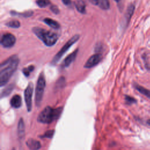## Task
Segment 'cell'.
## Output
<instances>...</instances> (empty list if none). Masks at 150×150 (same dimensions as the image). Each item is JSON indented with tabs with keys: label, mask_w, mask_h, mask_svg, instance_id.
<instances>
[{
	"label": "cell",
	"mask_w": 150,
	"mask_h": 150,
	"mask_svg": "<svg viewBox=\"0 0 150 150\" xmlns=\"http://www.w3.org/2000/svg\"><path fill=\"white\" fill-rule=\"evenodd\" d=\"M18 64L19 58L16 55L11 56L1 63L0 66V85L1 87L7 83L17 69Z\"/></svg>",
	"instance_id": "1"
},
{
	"label": "cell",
	"mask_w": 150,
	"mask_h": 150,
	"mask_svg": "<svg viewBox=\"0 0 150 150\" xmlns=\"http://www.w3.org/2000/svg\"><path fill=\"white\" fill-rule=\"evenodd\" d=\"M62 112V107L53 108L50 106L46 107L39 114L38 121L43 124H50L57 120Z\"/></svg>",
	"instance_id": "2"
},
{
	"label": "cell",
	"mask_w": 150,
	"mask_h": 150,
	"mask_svg": "<svg viewBox=\"0 0 150 150\" xmlns=\"http://www.w3.org/2000/svg\"><path fill=\"white\" fill-rule=\"evenodd\" d=\"M32 31L47 46H53L58 40V36L56 33L43 28L34 27L32 28Z\"/></svg>",
	"instance_id": "3"
},
{
	"label": "cell",
	"mask_w": 150,
	"mask_h": 150,
	"mask_svg": "<svg viewBox=\"0 0 150 150\" xmlns=\"http://www.w3.org/2000/svg\"><path fill=\"white\" fill-rule=\"evenodd\" d=\"M46 85V81L45 76L43 73H41L39 76L38 80L37 81L36 90H35V104L36 105L40 106L42 100L43 98V96L44 93V90Z\"/></svg>",
	"instance_id": "4"
},
{
	"label": "cell",
	"mask_w": 150,
	"mask_h": 150,
	"mask_svg": "<svg viewBox=\"0 0 150 150\" xmlns=\"http://www.w3.org/2000/svg\"><path fill=\"white\" fill-rule=\"evenodd\" d=\"M80 38V36L79 35H75L73 36L69 40H68L66 43L62 47V48L59 51V52L54 56L52 63L53 64H56L60 59L62 57V56L64 54V53L69 49V48L74 44Z\"/></svg>",
	"instance_id": "5"
},
{
	"label": "cell",
	"mask_w": 150,
	"mask_h": 150,
	"mask_svg": "<svg viewBox=\"0 0 150 150\" xmlns=\"http://www.w3.org/2000/svg\"><path fill=\"white\" fill-rule=\"evenodd\" d=\"M33 90V85L32 83H29L25 90L24 96L26 106L28 111H30L32 110V98Z\"/></svg>",
	"instance_id": "6"
},
{
	"label": "cell",
	"mask_w": 150,
	"mask_h": 150,
	"mask_svg": "<svg viewBox=\"0 0 150 150\" xmlns=\"http://www.w3.org/2000/svg\"><path fill=\"white\" fill-rule=\"evenodd\" d=\"M16 42V38L11 33H8L2 35L1 39V45L5 48L12 47Z\"/></svg>",
	"instance_id": "7"
},
{
	"label": "cell",
	"mask_w": 150,
	"mask_h": 150,
	"mask_svg": "<svg viewBox=\"0 0 150 150\" xmlns=\"http://www.w3.org/2000/svg\"><path fill=\"white\" fill-rule=\"evenodd\" d=\"M102 56L100 53H97L92 55L86 62L84 67L87 69L91 68L97 65L101 60Z\"/></svg>",
	"instance_id": "8"
},
{
	"label": "cell",
	"mask_w": 150,
	"mask_h": 150,
	"mask_svg": "<svg viewBox=\"0 0 150 150\" xmlns=\"http://www.w3.org/2000/svg\"><path fill=\"white\" fill-rule=\"evenodd\" d=\"M94 5L98 6L103 10H107L110 8V2L108 0H89Z\"/></svg>",
	"instance_id": "9"
},
{
	"label": "cell",
	"mask_w": 150,
	"mask_h": 150,
	"mask_svg": "<svg viewBox=\"0 0 150 150\" xmlns=\"http://www.w3.org/2000/svg\"><path fill=\"white\" fill-rule=\"evenodd\" d=\"M26 144L28 148L30 150H38L41 147L40 142L32 138H30L27 140Z\"/></svg>",
	"instance_id": "10"
},
{
	"label": "cell",
	"mask_w": 150,
	"mask_h": 150,
	"mask_svg": "<svg viewBox=\"0 0 150 150\" xmlns=\"http://www.w3.org/2000/svg\"><path fill=\"white\" fill-rule=\"evenodd\" d=\"M77 52H78V49H76V50L73 52L71 54L68 55L63 62V66L64 67H68L75 60Z\"/></svg>",
	"instance_id": "11"
},
{
	"label": "cell",
	"mask_w": 150,
	"mask_h": 150,
	"mask_svg": "<svg viewBox=\"0 0 150 150\" xmlns=\"http://www.w3.org/2000/svg\"><path fill=\"white\" fill-rule=\"evenodd\" d=\"M134 10H135V5L132 4H129L127 9V11L125 14V23L127 25L128 24L130 21V19L132 16Z\"/></svg>",
	"instance_id": "12"
},
{
	"label": "cell",
	"mask_w": 150,
	"mask_h": 150,
	"mask_svg": "<svg viewBox=\"0 0 150 150\" xmlns=\"http://www.w3.org/2000/svg\"><path fill=\"white\" fill-rule=\"evenodd\" d=\"M25 135V127L23 120L21 118L18 125V135L19 139H23Z\"/></svg>",
	"instance_id": "13"
},
{
	"label": "cell",
	"mask_w": 150,
	"mask_h": 150,
	"mask_svg": "<svg viewBox=\"0 0 150 150\" xmlns=\"http://www.w3.org/2000/svg\"><path fill=\"white\" fill-rule=\"evenodd\" d=\"M11 106L15 108H19L22 105V98L19 95L16 94L13 96L10 101Z\"/></svg>",
	"instance_id": "14"
},
{
	"label": "cell",
	"mask_w": 150,
	"mask_h": 150,
	"mask_svg": "<svg viewBox=\"0 0 150 150\" xmlns=\"http://www.w3.org/2000/svg\"><path fill=\"white\" fill-rule=\"evenodd\" d=\"M43 21L46 24H47L48 26H49L50 27L53 29H59L60 27V24L57 21L52 19L46 18L44 19Z\"/></svg>",
	"instance_id": "15"
},
{
	"label": "cell",
	"mask_w": 150,
	"mask_h": 150,
	"mask_svg": "<svg viewBox=\"0 0 150 150\" xmlns=\"http://www.w3.org/2000/svg\"><path fill=\"white\" fill-rule=\"evenodd\" d=\"M134 87L140 93L145 96L146 97H148L150 99V90H148L139 84H134Z\"/></svg>",
	"instance_id": "16"
},
{
	"label": "cell",
	"mask_w": 150,
	"mask_h": 150,
	"mask_svg": "<svg viewBox=\"0 0 150 150\" xmlns=\"http://www.w3.org/2000/svg\"><path fill=\"white\" fill-rule=\"evenodd\" d=\"M75 6L79 12L81 13H86V5L82 0H77L75 2Z\"/></svg>",
	"instance_id": "17"
},
{
	"label": "cell",
	"mask_w": 150,
	"mask_h": 150,
	"mask_svg": "<svg viewBox=\"0 0 150 150\" xmlns=\"http://www.w3.org/2000/svg\"><path fill=\"white\" fill-rule=\"evenodd\" d=\"M33 12L32 11H28L24 12H17L13 11H11V14L13 16H19L24 18L30 17L33 15Z\"/></svg>",
	"instance_id": "18"
},
{
	"label": "cell",
	"mask_w": 150,
	"mask_h": 150,
	"mask_svg": "<svg viewBox=\"0 0 150 150\" xmlns=\"http://www.w3.org/2000/svg\"><path fill=\"white\" fill-rule=\"evenodd\" d=\"M6 25L12 28H18L20 26V22L17 20H12L8 22Z\"/></svg>",
	"instance_id": "19"
},
{
	"label": "cell",
	"mask_w": 150,
	"mask_h": 150,
	"mask_svg": "<svg viewBox=\"0 0 150 150\" xmlns=\"http://www.w3.org/2000/svg\"><path fill=\"white\" fill-rule=\"evenodd\" d=\"M13 88V86L12 84H10L9 86H8L2 92V94H1V96L2 97H4V96H8L11 93V91H12Z\"/></svg>",
	"instance_id": "20"
},
{
	"label": "cell",
	"mask_w": 150,
	"mask_h": 150,
	"mask_svg": "<svg viewBox=\"0 0 150 150\" xmlns=\"http://www.w3.org/2000/svg\"><path fill=\"white\" fill-rule=\"evenodd\" d=\"M50 4V0H36V4L40 8H45Z\"/></svg>",
	"instance_id": "21"
},
{
	"label": "cell",
	"mask_w": 150,
	"mask_h": 150,
	"mask_svg": "<svg viewBox=\"0 0 150 150\" xmlns=\"http://www.w3.org/2000/svg\"><path fill=\"white\" fill-rule=\"evenodd\" d=\"M34 69V67L33 66H29V67L25 68L23 69V73L25 74L26 76H28L30 74V73L33 71Z\"/></svg>",
	"instance_id": "22"
},
{
	"label": "cell",
	"mask_w": 150,
	"mask_h": 150,
	"mask_svg": "<svg viewBox=\"0 0 150 150\" xmlns=\"http://www.w3.org/2000/svg\"><path fill=\"white\" fill-rule=\"evenodd\" d=\"M54 130L53 129H51V130H49L47 131H46L44 135L43 136H42V137L43 138H52L54 135Z\"/></svg>",
	"instance_id": "23"
},
{
	"label": "cell",
	"mask_w": 150,
	"mask_h": 150,
	"mask_svg": "<svg viewBox=\"0 0 150 150\" xmlns=\"http://www.w3.org/2000/svg\"><path fill=\"white\" fill-rule=\"evenodd\" d=\"M125 99L127 103L128 104H132L135 103L137 102L136 100L134 98H133L131 96H126L125 97Z\"/></svg>",
	"instance_id": "24"
},
{
	"label": "cell",
	"mask_w": 150,
	"mask_h": 150,
	"mask_svg": "<svg viewBox=\"0 0 150 150\" xmlns=\"http://www.w3.org/2000/svg\"><path fill=\"white\" fill-rule=\"evenodd\" d=\"M50 10L52 11V12H53L55 14H59V12H60V11L58 8V7L54 5H52L50 6Z\"/></svg>",
	"instance_id": "25"
},
{
	"label": "cell",
	"mask_w": 150,
	"mask_h": 150,
	"mask_svg": "<svg viewBox=\"0 0 150 150\" xmlns=\"http://www.w3.org/2000/svg\"><path fill=\"white\" fill-rule=\"evenodd\" d=\"M62 2L65 5H70L71 4V0H62Z\"/></svg>",
	"instance_id": "26"
},
{
	"label": "cell",
	"mask_w": 150,
	"mask_h": 150,
	"mask_svg": "<svg viewBox=\"0 0 150 150\" xmlns=\"http://www.w3.org/2000/svg\"><path fill=\"white\" fill-rule=\"evenodd\" d=\"M146 122H147V124H148L149 125H150V119L148 120V121H146Z\"/></svg>",
	"instance_id": "27"
},
{
	"label": "cell",
	"mask_w": 150,
	"mask_h": 150,
	"mask_svg": "<svg viewBox=\"0 0 150 150\" xmlns=\"http://www.w3.org/2000/svg\"><path fill=\"white\" fill-rule=\"evenodd\" d=\"M115 2H120L121 0H114Z\"/></svg>",
	"instance_id": "28"
},
{
	"label": "cell",
	"mask_w": 150,
	"mask_h": 150,
	"mask_svg": "<svg viewBox=\"0 0 150 150\" xmlns=\"http://www.w3.org/2000/svg\"><path fill=\"white\" fill-rule=\"evenodd\" d=\"M12 150H15V149H14V148H13V149H12Z\"/></svg>",
	"instance_id": "29"
}]
</instances>
